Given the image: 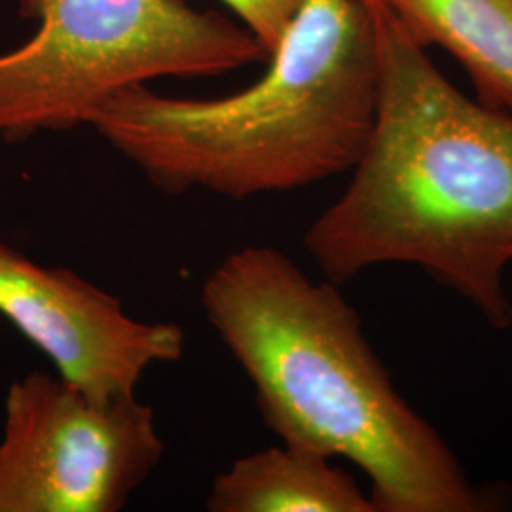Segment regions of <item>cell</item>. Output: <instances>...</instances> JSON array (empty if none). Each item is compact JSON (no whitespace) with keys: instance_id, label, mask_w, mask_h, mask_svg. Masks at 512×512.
I'll return each mask as SVG.
<instances>
[{"instance_id":"1","label":"cell","mask_w":512,"mask_h":512,"mask_svg":"<svg viewBox=\"0 0 512 512\" xmlns=\"http://www.w3.org/2000/svg\"><path fill=\"white\" fill-rule=\"evenodd\" d=\"M365 4L380 65L374 126L304 247L336 285L374 266H418L509 329L512 114L452 86L385 0Z\"/></svg>"},{"instance_id":"2","label":"cell","mask_w":512,"mask_h":512,"mask_svg":"<svg viewBox=\"0 0 512 512\" xmlns=\"http://www.w3.org/2000/svg\"><path fill=\"white\" fill-rule=\"evenodd\" d=\"M202 308L283 444L348 459L376 512H480L488 499L403 395L329 279L270 245L230 253L205 277Z\"/></svg>"},{"instance_id":"3","label":"cell","mask_w":512,"mask_h":512,"mask_svg":"<svg viewBox=\"0 0 512 512\" xmlns=\"http://www.w3.org/2000/svg\"><path fill=\"white\" fill-rule=\"evenodd\" d=\"M378 78L365 0H304L247 90L183 99L131 86L86 126L167 194L245 200L351 171L374 126Z\"/></svg>"},{"instance_id":"4","label":"cell","mask_w":512,"mask_h":512,"mask_svg":"<svg viewBox=\"0 0 512 512\" xmlns=\"http://www.w3.org/2000/svg\"><path fill=\"white\" fill-rule=\"evenodd\" d=\"M37 35L0 55V137L67 131L112 95L156 78L268 63L245 27L186 0H18Z\"/></svg>"},{"instance_id":"5","label":"cell","mask_w":512,"mask_h":512,"mask_svg":"<svg viewBox=\"0 0 512 512\" xmlns=\"http://www.w3.org/2000/svg\"><path fill=\"white\" fill-rule=\"evenodd\" d=\"M154 410L99 403L44 372L10 385L0 439V512L122 511L160 465Z\"/></svg>"},{"instance_id":"6","label":"cell","mask_w":512,"mask_h":512,"mask_svg":"<svg viewBox=\"0 0 512 512\" xmlns=\"http://www.w3.org/2000/svg\"><path fill=\"white\" fill-rule=\"evenodd\" d=\"M0 313L57 376L99 403L137 397L150 366L183 357L175 323L129 317L122 302L69 268H48L0 241Z\"/></svg>"},{"instance_id":"7","label":"cell","mask_w":512,"mask_h":512,"mask_svg":"<svg viewBox=\"0 0 512 512\" xmlns=\"http://www.w3.org/2000/svg\"><path fill=\"white\" fill-rule=\"evenodd\" d=\"M302 448L272 446L215 476L211 512H376L370 495L342 469Z\"/></svg>"},{"instance_id":"8","label":"cell","mask_w":512,"mask_h":512,"mask_svg":"<svg viewBox=\"0 0 512 512\" xmlns=\"http://www.w3.org/2000/svg\"><path fill=\"white\" fill-rule=\"evenodd\" d=\"M385 2L421 46L458 59L482 105L512 110V0Z\"/></svg>"},{"instance_id":"9","label":"cell","mask_w":512,"mask_h":512,"mask_svg":"<svg viewBox=\"0 0 512 512\" xmlns=\"http://www.w3.org/2000/svg\"><path fill=\"white\" fill-rule=\"evenodd\" d=\"M255 35L262 46L274 52L304 0H222Z\"/></svg>"}]
</instances>
